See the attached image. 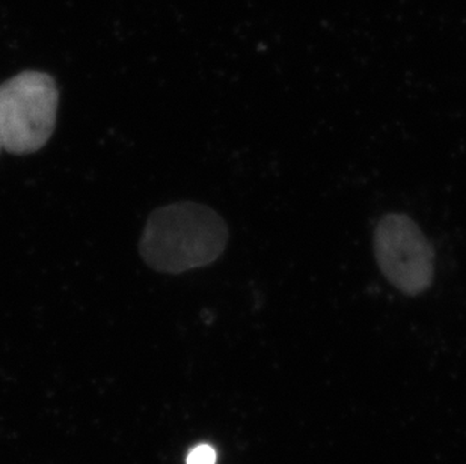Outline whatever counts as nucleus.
Segmentation results:
<instances>
[{
    "mask_svg": "<svg viewBox=\"0 0 466 464\" xmlns=\"http://www.w3.org/2000/svg\"><path fill=\"white\" fill-rule=\"evenodd\" d=\"M228 243V227L210 207L176 202L151 213L142 232V258L153 270L180 275L215 263Z\"/></svg>",
    "mask_w": 466,
    "mask_h": 464,
    "instance_id": "1",
    "label": "nucleus"
},
{
    "mask_svg": "<svg viewBox=\"0 0 466 464\" xmlns=\"http://www.w3.org/2000/svg\"><path fill=\"white\" fill-rule=\"evenodd\" d=\"M59 91L52 76L23 71L0 85V142L15 156L36 153L56 126Z\"/></svg>",
    "mask_w": 466,
    "mask_h": 464,
    "instance_id": "2",
    "label": "nucleus"
},
{
    "mask_svg": "<svg viewBox=\"0 0 466 464\" xmlns=\"http://www.w3.org/2000/svg\"><path fill=\"white\" fill-rule=\"evenodd\" d=\"M374 257L388 282L408 296L424 293L435 277V250L410 216L390 213L379 220Z\"/></svg>",
    "mask_w": 466,
    "mask_h": 464,
    "instance_id": "3",
    "label": "nucleus"
},
{
    "mask_svg": "<svg viewBox=\"0 0 466 464\" xmlns=\"http://www.w3.org/2000/svg\"><path fill=\"white\" fill-rule=\"evenodd\" d=\"M216 451L215 448L210 445H198V447L192 448V451L187 454L186 464H216Z\"/></svg>",
    "mask_w": 466,
    "mask_h": 464,
    "instance_id": "4",
    "label": "nucleus"
},
{
    "mask_svg": "<svg viewBox=\"0 0 466 464\" xmlns=\"http://www.w3.org/2000/svg\"><path fill=\"white\" fill-rule=\"evenodd\" d=\"M0 151H2V142H0Z\"/></svg>",
    "mask_w": 466,
    "mask_h": 464,
    "instance_id": "5",
    "label": "nucleus"
}]
</instances>
